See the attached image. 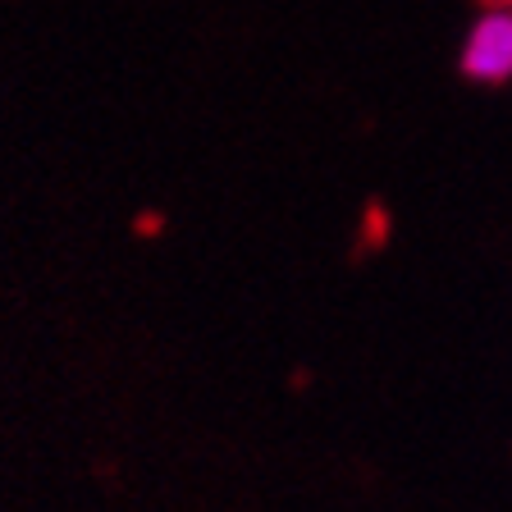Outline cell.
<instances>
[{"instance_id": "cell-1", "label": "cell", "mask_w": 512, "mask_h": 512, "mask_svg": "<svg viewBox=\"0 0 512 512\" xmlns=\"http://www.w3.org/2000/svg\"><path fill=\"white\" fill-rule=\"evenodd\" d=\"M462 74L471 83H508L512 78V0H499L471 23L462 42Z\"/></svg>"}]
</instances>
